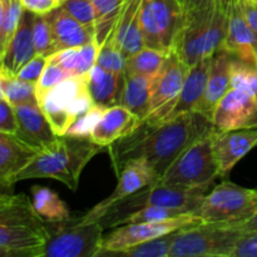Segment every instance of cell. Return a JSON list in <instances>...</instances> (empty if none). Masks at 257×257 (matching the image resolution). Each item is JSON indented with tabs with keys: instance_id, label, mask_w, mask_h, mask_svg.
Wrapping results in <instances>:
<instances>
[{
	"instance_id": "cell-6",
	"label": "cell",
	"mask_w": 257,
	"mask_h": 257,
	"mask_svg": "<svg viewBox=\"0 0 257 257\" xmlns=\"http://www.w3.org/2000/svg\"><path fill=\"white\" fill-rule=\"evenodd\" d=\"M243 231L238 225L207 223L178 230L170 257H232Z\"/></svg>"
},
{
	"instance_id": "cell-25",
	"label": "cell",
	"mask_w": 257,
	"mask_h": 257,
	"mask_svg": "<svg viewBox=\"0 0 257 257\" xmlns=\"http://www.w3.org/2000/svg\"><path fill=\"white\" fill-rule=\"evenodd\" d=\"M114 40L125 59L146 47L141 27V0H125L115 25Z\"/></svg>"
},
{
	"instance_id": "cell-26",
	"label": "cell",
	"mask_w": 257,
	"mask_h": 257,
	"mask_svg": "<svg viewBox=\"0 0 257 257\" xmlns=\"http://www.w3.org/2000/svg\"><path fill=\"white\" fill-rule=\"evenodd\" d=\"M88 90L93 102L104 108L120 104L124 73H114L95 64L87 79Z\"/></svg>"
},
{
	"instance_id": "cell-38",
	"label": "cell",
	"mask_w": 257,
	"mask_h": 257,
	"mask_svg": "<svg viewBox=\"0 0 257 257\" xmlns=\"http://www.w3.org/2000/svg\"><path fill=\"white\" fill-rule=\"evenodd\" d=\"M24 10L20 0H8L7 13H5L4 22H3L2 29H0V53L2 55L14 35L15 30L18 29Z\"/></svg>"
},
{
	"instance_id": "cell-19",
	"label": "cell",
	"mask_w": 257,
	"mask_h": 257,
	"mask_svg": "<svg viewBox=\"0 0 257 257\" xmlns=\"http://www.w3.org/2000/svg\"><path fill=\"white\" fill-rule=\"evenodd\" d=\"M231 62L232 54L222 48L212 55L205 93L196 109V112L203 114L210 120L216 105L231 88Z\"/></svg>"
},
{
	"instance_id": "cell-52",
	"label": "cell",
	"mask_w": 257,
	"mask_h": 257,
	"mask_svg": "<svg viewBox=\"0 0 257 257\" xmlns=\"http://www.w3.org/2000/svg\"><path fill=\"white\" fill-rule=\"evenodd\" d=\"M2 57L3 55H2V53H0V64H2Z\"/></svg>"
},
{
	"instance_id": "cell-7",
	"label": "cell",
	"mask_w": 257,
	"mask_h": 257,
	"mask_svg": "<svg viewBox=\"0 0 257 257\" xmlns=\"http://www.w3.org/2000/svg\"><path fill=\"white\" fill-rule=\"evenodd\" d=\"M256 212L257 190L223 181L208 191L195 215L207 223L241 225Z\"/></svg>"
},
{
	"instance_id": "cell-24",
	"label": "cell",
	"mask_w": 257,
	"mask_h": 257,
	"mask_svg": "<svg viewBox=\"0 0 257 257\" xmlns=\"http://www.w3.org/2000/svg\"><path fill=\"white\" fill-rule=\"evenodd\" d=\"M211 62H212V57H207L198 60L196 64L190 67L182 89L166 120L178 117L183 113L196 112L205 93Z\"/></svg>"
},
{
	"instance_id": "cell-46",
	"label": "cell",
	"mask_w": 257,
	"mask_h": 257,
	"mask_svg": "<svg viewBox=\"0 0 257 257\" xmlns=\"http://www.w3.org/2000/svg\"><path fill=\"white\" fill-rule=\"evenodd\" d=\"M240 3L246 22L257 35V3L252 0H240Z\"/></svg>"
},
{
	"instance_id": "cell-37",
	"label": "cell",
	"mask_w": 257,
	"mask_h": 257,
	"mask_svg": "<svg viewBox=\"0 0 257 257\" xmlns=\"http://www.w3.org/2000/svg\"><path fill=\"white\" fill-rule=\"evenodd\" d=\"M95 64L104 68V69L110 70V72L124 73L125 58L123 57L119 48H118L117 43H115L114 30L108 35L107 39L104 40V43L99 47L97 63H95Z\"/></svg>"
},
{
	"instance_id": "cell-45",
	"label": "cell",
	"mask_w": 257,
	"mask_h": 257,
	"mask_svg": "<svg viewBox=\"0 0 257 257\" xmlns=\"http://www.w3.org/2000/svg\"><path fill=\"white\" fill-rule=\"evenodd\" d=\"M25 10L34 14H48L55 8L60 7L55 0H20Z\"/></svg>"
},
{
	"instance_id": "cell-12",
	"label": "cell",
	"mask_w": 257,
	"mask_h": 257,
	"mask_svg": "<svg viewBox=\"0 0 257 257\" xmlns=\"http://www.w3.org/2000/svg\"><path fill=\"white\" fill-rule=\"evenodd\" d=\"M202 222L203 221L195 213H186L165 221L125 223L117 226L112 232L103 236L102 248L98 256H109L110 253L125 250L138 243L176 232L182 228L192 227Z\"/></svg>"
},
{
	"instance_id": "cell-20",
	"label": "cell",
	"mask_w": 257,
	"mask_h": 257,
	"mask_svg": "<svg viewBox=\"0 0 257 257\" xmlns=\"http://www.w3.org/2000/svg\"><path fill=\"white\" fill-rule=\"evenodd\" d=\"M39 151V148L29 145L17 135L0 132V187H12L15 176Z\"/></svg>"
},
{
	"instance_id": "cell-18",
	"label": "cell",
	"mask_w": 257,
	"mask_h": 257,
	"mask_svg": "<svg viewBox=\"0 0 257 257\" xmlns=\"http://www.w3.org/2000/svg\"><path fill=\"white\" fill-rule=\"evenodd\" d=\"M33 22L34 13L24 10L18 29L5 48L0 64V74L15 77L22 67L37 55L33 38Z\"/></svg>"
},
{
	"instance_id": "cell-47",
	"label": "cell",
	"mask_w": 257,
	"mask_h": 257,
	"mask_svg": "<svg viewBox=\"0 0 257 257\" xmlns=\"http://www.w3.org/2000/svg\"><path fill=\"white\" fill-rule=\"evenodd\" d=\"M238 226H240L243 232H257V212L250 220L245 221V222Z\"/></svg>"
},
{
	"instance_id": "cell-35",
	"label": "cell",
	"mask_w": 257,
	"mask_h": 257,
	"mask_svg": "<svg viewBox=\"0 0 257 257\" xmlns=\"http://www.w3.org/2000/svg\"><path fill=\"white\" fill-rule=\"evenodd\" d=\"M188 211L183 208L175 207H166V206H148V207L141 208L131 215L125 216L118 226L125 225V223H137V222H156V221H165L170 218L178 217V216L186 215Z\"/></svg>"
},
{
	"instance_id": "cell-1",
	"label": "cell",
	"mask_w": 257,
	"mask_h": 257,
	"mask_svg": "<svg viewBox=\"0 0 257 257\" xmlns=\"http://www.w3.org/2000/svg\"><path fill=\"white\" fill-rule=\"evenodd\" d=\"M215 130L198 112L183 113L160 124L141 123L135 132L107 147L112 167L117 173L128 160L143 158L162 177L183 151Z\"/></svg>"
},
{
	"instance_id": "cell-51",
	"label": "cell",
	"mask_w": 257,
	"mask_h": 257,
	"mask_svg": "<svg viewBox=\"0 0 257 257\" xmlns=\"http://www.w3.org/2000/svg\"><path fill=\"white\" fill-rule=\"evenodd\" d=\"M55 2H57V3H58V4H59V5H62V4H63V3H64V2H65V0H55Z\"/></svg>"
},
{
	"instance_id": "cell-32",
	"label": "cell",
	"mask_w": 257,
	"mask_h": 257,
	"mask_svg": "<svg viewBox=\"0 0 257 257\" xmlns=\"http://www.w3.org/2000/svg\"><path fill=\"white\" fill-rule=\"evenodd\" d=\"M177 232V231H176ZM176 232L138 243L125 250L110 253V255L127 256V257H170L171 247H172L173 238Z\"/></svg>"
},
{
	"instance_id": "cell-21",
	"label": "cell",
	"mask_w": 257,
	"mask_h": 257,
	"mask_svg": "<svg viewBox=\"0 0 257 257\" xmlns=\"http://www.w3.org/2000/svg\"><path fill=\"white\" fill-rule=\"evenodd\" d=\"M14 108L18 120V137L40 151L55 142L58 135L38 103L20 104Z\"/></svg>"
},
{
	"instance_id": "cell-50",
	"label": "cell",
	"mask_w": 257,
	"mask_h": 257,
	"mask_svg": "<svg viewBox=\"0 0 257 257\" xmlns=\"http://www.w3.org/2000/svg\"><path fill=\"white\" fill-rule=\"evenodd\" d=\"M5 99V94H4V87H3V75L0 74V100Z\"/></svg>"
},
{
	"instance_id": "cell-27",
	"label": "cell",
	"mask_w": 257,
	"mask_h": 257,
	"mask_svg": "<svg viewBox=\"0 0 257 257\" xmlns=\"http://www.w3.org/2000/svg\"><path fill=\"white\" fill-rule=\"evenodd\" d=\"M155 75L124 73V88L120 105L137 115L141 122H143L151 112V88Z\"/></svg>"
},
{
	"instance_id": "cell-10",
	"label": "cell",
	"mask_w": 257,
	"mask_h": 257,
	"mask_svg": "<svg viewBox=\"0 0 257 257\" xmlns=\"http://www.w3.org/2000/svg\"><path fill=\"white\" fill-rule=\"evenodd\" d=\"M50 235L40 257H97L102 248L103 231L100 222L82 223L77 218L53 223Z\"/></svg>"
},
{
	"instance_id": "cell-8",
	"label": "cell",
	"mask_w": 257,
	"mask_h": 257,
	"mask_svg": "<svg viewBox=\"0 0 257 257\" xmlns=\"http://www.w3.org/2000/svg\"><path fill=\"white\" fill-rule=\"evenodd\" d=\"M215 131L183 151L163 173L160 182L176 187L213 185V181L221 176L213 152Z\"/></svg>"
},
{
	"instance_id": "cell-42",
	"label": "cell",
	"mask_w": 257,
	"mask_h": 257,
	"mask_svg": "<svg viewBox=\"0 0 257 257\" xmlns=\"http://www.w3.org/2000/svg\"><path fill=\"white\" fill-rule=\"evenodd\" d=\"M48 59H49L48 57L37 54L35 57H33L27 64L23 65L22 69L18 72V74L15 75V77L19 78V79L22 80H25V82H32L37 84L40 75H42L43 70H44L45 65H47Z\"/></svg>"
},
{
	"instance_id": "cell-16",
	"label": "cell",
	"mask_w": 257,
	"mask_h": 257,
	"mask_svg": "<svg viewBox=\"0 0 257 257\" xmlns=\"http://www.w3.org/2000/svg\"><path fill=\"white\" fill-rule=\"evenodd\" d=\"M257 146V128L218 131L213 133V152L221 176L230 172Z\"/></svg>"
},
{
	"instance_id": "cell-23",
	"label": "cell",
	"mask_w": 257,
	"mask_h": 257,
	"mask_svg": "<svg viewBox=\"0 0 257 257\" xmlns=\"http://www.w3.org/2000/svg\"><path fill=\"white\" fill-rule=\"evenodd\" d=\"M45 17L52 29L58 50L82 47L95 40V29L78 22L62 5L45 14Z\"/></svg>"
},
{
	"instance_id": "cell-2",
	"label": "cell",
	"mask_w": 257,
	"mask_h": 257,
	"mask_svg": "<svg viewBox=\"0 0 257 257\" xmlns=\"http://www.w3.org/2000/svg\"><path fill=\"white\" fill-rule=\"evenodd\" d=\"M182 24L173 52L192 67L212 57L223 44L227 30V12L218 0H181Z\"/></svg>"
},
{
	"instance_id": "cell-40",
	"label": "cell",
	"mask_w": 257,
	"mask_h": 257,
	"mask_svg": "<svg viewBox=\"0 0 257 257\" xmlns=\"http://www.w3.org/2000/svg\"><path fill=\"white\" fill-rule=\"evenodd\" d=\"M70 77L72 75L67 70L63 69L59 64L53 62L52 59H48L47 65H45L39 80L37 82V98L39 99L45 92H48L53 87L59 84L60 82H63V80Z\"/></svg>"
},
{
	"instance_id": "cell-44",
	"label": "cell",
	"mask_w": 257,
	"mask_h": 257,
	"mask_svg": "<svg viewBox=\"0 0 257 257\" xmlns=\"http://www.w3.org/2000/svg\"><path fill=\"white\" fill-rule=\"evenodd\" d=\"M232 257H257V232H243L236 243Z\"/></svg>"
},
{
	"instance_id": "cell-14",
	"label": "cell",
	"mask_w": 257,
	"mask_h": 257,
	"mask_svg": "<svg viewBox=\"0 0 257 257\" xmlns=\"http://www.w3.org/2000/svg\"><path fill=\"white\" fill-rule=\"evenodd\" d=\"M118 183L114 191L94 206L92 210L88 211L82 217L77 218L79 222H98L107 213V211L119 201L124 200L125 197L132 193L137 192L141 188L153 185L161 180V176L151 167L150 163L143 158H133L123 163L122 167L118 170Z\"/></svg>"
},
{
	"instance_id": "cell-5",
	"label": "cell",
	"mask_w": 257,
	"mask_h": 257,
	"mask_svg": "<svg viewBox=\"0 0 257 257\" xmlns=\"http://www.w3.org/2000/svg\"><path fill=\"white\" fill-rule=\"evenodd\" d=\"M212 185L198 186V187H176L161 183L160 181L147 187L141 188L113 205L107 211L103 218L98 222L105 228L117 227L118 223L131 213L148 207V206H166V207L183 208L188 212H196L203 197L207 195Z\"/></svg>"
},
{
	"instance_id": "cell-43",
	"label": "cell",
	"mask_w": 257,
	"mask_h": 257,
	"mask_svg": "<svg viewBox=\"0 0 257 257\" xmlns=\"http://www.w3.org/2000/svg\"><path fill=\"white\" fill-rule=\"evenodd\" d=\"M0 132L18 133V120L15 115V108L7 99L0 100Z\"/></svg>"
},
{
	"instance_id": "cell-54",
	"label": "cell",
	"mask_w": 257,
	"mask_h": 257,
	"mask_svg": "<svg viewBox=\"0 0 257 257\" xmlns=\"http://www.w3.org/2000/svg\"><path fill=\"white\" fill-rule=\"evenodd\" d=\"M256 98H257V94H256Z\"/></svg>"
},
{
	"instance_id": "cell-41",
	"label": "cell",
	"mask_w": 257,
	"mask_h": 257,
	"mask_svg": "<svg viewBox=\"0 0 257 257\" xmlns=\"http://www.w3.org/2000/svg\"><path fill=\"white\" fill-rule=\"evenodd\" d=\"M62 7L83 25L95 29V10L92 0H65Z\"/></svg>"
},
{
	"instance_id": "cell-9",
	"label": "cell",
	"mask_w": 257,
	"mask_h": 257,
	"mask_svg": "<svg viewBox=\"0 0 257 257\" xmlns=\"http://www.w3.org/2000/svg\"><path fill=\"white\" fill-rule=\"evenodd\" d=\"M87 79L67 78L38 99V104L58 136H64L73 122L94 104L88 90Z\"/></svg>"
},
{
	"instance_id": "cell-48",
	"label": "cell",
	"mask_w": 257,
	"mask_h": 257,
	"mask_svg": "<svg viewBox=\"0 0 257 257\" xmlns=\"http://www.w3.org/2000/svg\"><path fill=\"white\" fill-rule=\"evenodd\" d=\"M0 257H23L20 252H17V251L8 250V248L0 247Z\"/></svg>"
},
{
	"instance_id": "cell-3",
	"label": "cell",
	"mask_w": 257,
	"mask_h": 257,
	"mask_svg": "<svg viewBox=\"0 0 257 257\" xmlns=\"http://www.w3.org/2000/svg\"><path fill=\"white\" fill-rule=\"evenodd\" d=\"M105 147L90 138L75 136H58L49 147L38 155L15 176L14 183L32 178H53L64 183L69 190L77 191L85 166Z\"/></svg>"
},
{
	"instance_id": "cell-28",
	"label": "cell",
	"mask_w": 257,
	"mask_h": 257,
	"mask_svg": "<svg viewBox=\"0 0 257 257\" xmlns=\"http://www.w3.org/2000/svg\"><path fill=\"white\" fill-rule=\"evenodd\" d=\"M98 52L99 45L95 40H93L82 47L58 50L55 54L50 55L49 59L59 64L72 77L88 78L90 70L97 63Z\"/></svg>"
},
{
	"instance_id": "cell-31",
	"label": "cell",
	"mask_w": 257,
	"mask_h": 257,
	"mask_svg": "<svg viewBox=\"0 0 257 257\" xmlns=\"http://www.w3.org/2000/svg\"><path fill=\"white\" fill-rule=\"evenodd\" d=\"M168 53L163 50L155 49V48L145 47L125 59L124 73H132V74H145L155 75L165 63L166 57Z\"/></svg>"
},
{
	"instance_id": "cell-39",
	"label": "cell",
	"mask_w": 257,
	"mask_h": 257,
	"mask_svg": "<svg viewBox=\"0 0 257 257\" xmlns=\"http://www.w3.org/2000/svg\"><path fill=\"white\" fill-rule=\"evenodd\" d=\"M107 108L102 107V105L93 104L87 112L83 113L82 115L77 118V119L73 122V124L68 128L67 136H75V137H87L90 138L93 130H94L95 124L98 123V120L100 119L102 114L104 113V110Z\"/></svg>"
},
{
	"instance_id": "cell-49",
	"label": "cell",
	"mask_w": 257,
	"mask_h": 257,
	"mask_svg": "<svg viewBox=\"0 0 257 257\" xmlns=\"http://www.w3.org/2000/svg\"><path fill=\"white\" fill-rule=\"evenodd\" d=\"M218 2H220L221 7H222L223 9H225L226 12H227L228 7H230L231 4H233V3H237V2H240V0H218Z\"/></svg>"
},
{
	"instance_id": "cell-30",
	"label": "cell",
	"mask_w": 257,
	"mask_h": 257,
	"mask_svg": "<svg viewBox=\"0 0 257 257\" xmlns=\"http://www.w3.org/2000/svg\"><path fill=\"white\" fill-rule=\"evenodd\" d=\"M95 10V42L102 45L114 30L125 0H92Z\"/></svg>"
},
{
	"instance_id": "cell-17",
	"label": "cell",
	"mask_w": 257,
	"mask_h": 257,
	"mask_svg": "<svg viewBox=\"0 0 257 257\" xmlns=\"http://www.w3.org/2000/svg\"><path fill=\"white\" fill-rule=\"evenodd\" d=\"M221 48L233 57L257 67V35L246 22L240 2L228 7L227 30Z\"/></svg>"
},
{
	"instance_id": "cell-29",
	"label": "cell",
	"mask_w": 257,
	"mask_h": 257,
	"mask_svg": "<svg viewBox=\"0 0 257 257\" xmlns=\"http://www.w3.org/2000/svg\"><path fill=\"white\" fill-rule=\"evenodd\" d=\"M33 205L38 215L48 223H59L70 220V212L64 201L48 187L34 186L32 188Z\"/></svg>"
},
{
	"instance_id": "cell-22",
	"label": "cell",
	"mask_w": 257,
	"mask_h": 257,
	"mask_svg": "<svg viewBox=\"0 0 257 257\" xmlns=\"http://www.w3.org/2000/svg\"><path fill=\"white\" fill-rule=\"evenodd\" d=\"M141 123L140 118L127 108L120 104L113 105L104 110L90 135V140L107 148L135 132Z\"/></svg>"
},
{
	"instance_id": "cell-13",
	"label": "cell",
	"mask_w": 257,
	"mask_h": 257,
	"mask_svg": "<svg viewBox=\"0 0 257 257\" xmlns=\"http://www.w3.org/2000/svg\"><path fill=\"white\" fill-rule=\"evenodd\" d=\"M188 69L190 67L183 63L177 53L173 50L168 53L165 63L153 79L151 88V112L142 123L160 124L165 122L182 89Z\"/></svg>"
},
{
	"instance_id": "cell-15",
	"label": "cell",
	"mask_w": 257,
	"mask_h": 257,
	"mask_svg": "<svg viewBox=\"0 0 257 257\" xmlns=\"http://www.w3.org/2000/svg\"><path fill=\"white\" fill-rule=\"evenodd\" d=\"M211 122L218 131L257 128V98L230 88L216 105Z\"/></svg>"
},
{
	"instance_id": "cell-33",
	"label": "cell",
	"mask_w": 257,
	"mask_h": 257,
	"mask_svg": "<svg viewBox=\"0 0 257 257\" xmlns=\"http://www.w3.org/2000/svg\"><path fill=\"white\" fill-rule=\"evenodd\" d=\"M3 75V74H2ZM3 87H4L5 99L17 107L28 103H38L37 84L32 82H25L17 77L3 75Z\"/></svg>"
},
{
	"instance_id": "cell-11",
	"label": "cell",
	"mask_w": 257,
	"mask_h": 257,
	"mask_svg": "<svg viewBox=\"0 0 257 257\" xmlns=\"http://www.w3.org/2000/svg\"><path fill=\"white\" fill-rule=\"evenodd\" d=\"M182 24L181 0H141V27L146 47L170 53Z\"/></svg>"
},
{
	"instance_id": "cell-4",
	"label": "cell",
	"mask_w": 257,
	"mask_h": 257,
	"mask_svg": "<svg viewBox=\"0 0 257 257\" xmlns=\"http://www.w3.org/2000/svg\"><path fill=\"white\" fill-rule=\"evenodd\" d=\"M49 235L47 222L25 193H0V247L40 257Z\"/></svg>"
},
{
	"instance_id": "cell-34",
	"label": "cell",
	"mask_w": 257,
	"mask_h": 257,
	"mask_svg": "<svg viewBox=\"0 0 257 257\" xmlns=\"http://www.w3.org/2000/svg\"><path fill=\"white\" fill-rule=\"evenodd\" d=\"M231 88L257 94V67L232 55L231 62Z\"/></svg>"
},
{
	"instance_id": "cell-53",
	"label": "cell",
	"mask_w": 257,
	"mask_h": 257,
	"mask_svg": "<svg viewBox=\"0 0 257 257\" xmlns=\"http://www.w3.org/2000/svg\"><path fill=\"white\" fill-rule=\"evenodd\" d=\"M252 2H256L257 3V0H252Z\"/></svg>"
},
{
	"instance_id": "cell-36",
	"label": "cell",
	"mask_w": 257,
	"mask_h": 257,
	"mask_svg": "<svg viewBox=\"0 0 257 257\" xmlns=\"http://www.w3.org/2000/svg\"><path fill=\"white\" fill-rule=\"evenodd\" d=\"M33 38H34L35 52L39 55L49 58L58 52L52 29L45 14H34L33 22Z\"/></svg>"
}]
</instances>
